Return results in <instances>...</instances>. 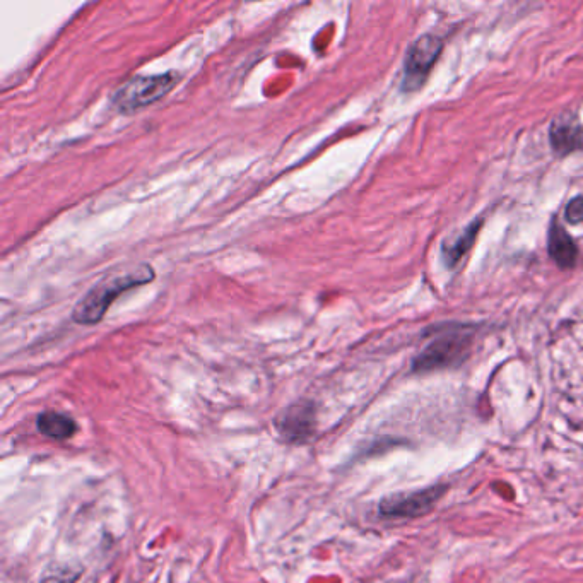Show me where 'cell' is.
I'll return each mask as SVG.
<instances>
[{"instance_id": "1", "label": "cell", "mask_w": 583, "mask_h": 583, "mask_svg": "<svg viewBox=\"0 0 583 583\" xmlns=\"http://www.w3.org/2000/svg\"><path fill=\"white\" fill-rule=\"evenodd\" d=\"M153 279V267L148 264H139L132 269H122L108 274L100 283L89 289L88 295L83 296V300L77 303L72 312V320L79 325L98 324L118 296L124 295L129 289L151 283Z\"/></svg>"}, {"instance_id": "2", "label": "cell", "mask_w": 583, "mask_h": 583, "mask_svg": "<svg viewBox=\"0 0 583 583\" xmlns=\"http://www.w3.org/2000/svg\"><path fill=\"white\" fill-rule=\"evenodd\" d=\"M178 81L177 72L158 76H136L118 89L113 96V106L124 113L137 112L165 98Z\"/></svg>"}, {"instance_id": "3", "label": "cell", "mask_w": 583, "mask_h": 583, "mask_svg": "<svg viewBox=\"0 0 583 583\" xmlns=\"http://www.w3.org/2000/svg\"><path fill=\"white\" fill-rule=\"evenodd\" d=\"M471 341V334L462 330L442 334L436 337L423 353L419 354L414 361L413 370L424 373V371L442 370V368L460 365L469 354Z\"/></svg>"}, {"instance_id": "4", "label": "cell", "mask_w": 583, "mask_h": 583, "mask_svg": "<svg viewBox=\"0 0 583 583\" xmlns=\"http://www.w3.org/2000/svg\"><path fill=\"white\" fill-rule=\"evenodd\" d=\"M447 491L445 484H436L430 488L404 491L385 496L380 501V515L390 519H416L430 513Z\"/></svg>"}, {"instance_id": "5", "label": "cell", "mask_w": 583, "mask_h": 583, "mask_svg": "<svg viewBox=\"0 0 583 583\" xmlns=\"http://www.w3.org/2000/svg\"><path fill=\"white\" fill-rule=\"evenodd\" d=\"M443 43L435 35H424L413 43V47L407 52L406 65H404V91H416L423 86L426 77L430 74L431 67L440 57Z\"/></svg>"}, {"instance_id": "6", "label": "cell", "mask_w": 583, "mask_h": 583, "mask_svg": "<svg viewBox=\"0 0 583 583\" xmlns=\"http://www.w3.org/2000/svg\"><path fill=\"white\" fill-rule=\"evenodd\" d=\"M276 428L288 442H305L315 431V407L310 402H296L279 414Z\"/></svg>"}, {"instance_id": "7", "label": "cell", "mask_w": 583, "mask_h": 583, "mask_svg": "<svg viewBox=\"0 0 583 583\" xmlns=\"http://www.w3.org/2000/svg\"><path fill=\"white\" fill-rule=\"evenodd\" d=\"M551 146L560 154H570L583 148V129L575 115L565 113L553 120L551 125Z\"/></svg>"}, {"instance_id": "8", "label": "cell", "mask_w": 583, "mask_h": 583, "mask_svg": "<svg viewBox=\"0 0 583 583\" xmlns=\"http://www.w3.org/2000/svg\"><path fill=\"white\" fill-rule=\"evenodd\" d=\"M548 250L551 259L560 265L561 269H572L577 264V245L558 221H553L549 228Z\"/></svg>"}, {"instance_id": "9", "label": "cell", "mask_w": 583, "mask_h": 583, "mask_svg": "<svg viewBox=\"0 0 583 583\" xmlns=\"http://www.w3.org/2000/svg\"><path fill=\"white\" fill-rule=\"evenodd\" d=\"M36 428L42 435L53 438V440H67L76 435L77 423L67 414L47 411L36 419Z\"/></svg>"}, {"instance_id": "10", "label": "cell", "mask_w": 583, "mask_h": 583, "mask_svg": "<svg viewBox=\"0 0 583 583\" xmlns=\"http://www.w3.org/2000/svg\"><path fill=\"white\" fill-rule=\"evenodd\" d=\"M479 226H481V221L471 224L452 245H445L443 247V255H445L448 267H454L455 264H459V260L469 252V248L472 247V243L476 240Z\"/></svg>"}, {"instance_id": "11", "label": "cell", "mask_w": 583, "mask_h": 583, "mask_svg": "<svg viewBox=\"0 0 583 583\" xmlns=\"http://www.w3.org/2000/svg\"><path fill=\"white\" fill-rule=\"evenodd\" d=\"M566 219L570 221V223H578V221H582L583 219V197H577V199H573L568 207H566Z\"/></svg>"}, {"instance_id": "12", "label": "cell", "mask_w": 583, "mask_h": 583, "mask_svg": "<svg viewBox=\"0 0 583 583\" xmlns=\"http://www.w3.org/2000/svg\"><path fill=\"white\" fill-rule=\"evenodd\" d=\"M77 575H52V577L43 578L40 583H74L76 582Z\"/></svg>"}]
</instances>
